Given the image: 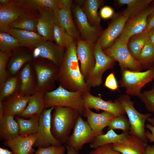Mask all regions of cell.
<instances>
[{
  "mask_svg": "<svg viewBox=\"0 0 154 154\" xmlns=\"http://www.w3.org/2000/svg\"><path fill=\"white\" fill-rule=\"evenodd\" d=\"M38 137L37 133L26 137L19 135L3 143L11 149L13 154H33L35 151L33 147Z\"/></svg>",
  "mask_w": 154,
  "mask_h": 154,
  "instance_id": "ac0fdd59",
  "label": "cell"
},
{
  "mask_svg": "<svg viewBox=\"0 0 154 154\" xmlns=\"http://www.w3.org/2000/svg\"><path fill=\"white\" fill-rule=\"evenodd\" d=\"M65 48L52 41L45 40L37 46L33 53L34 58L40 57L48 60L59 67L63 61Z\"/></svg>",
  "mask_w": 154,
  "mask_h": 154,
  "instance_id": "2e32d148",
  "label": "cell"
},
{
  "mask_svg": "<svg viewBox=\"0 0 154 154\" xmlns=\"http://www.w3.org/2000/svg\"><path fill=\"white\" fill-rule=\"evenodd\" d=\"M15 118L19 126V135L26 137L37 133L39 126L38 119L31 118L27 119L18 116Z\"/></svg>",
  "mask_w": 154,
  "mask_h": 154,
  "instance_id": "836d02e7",
  "label": "cell"
},
{
  "mask_svg": "<svg viewBox=\"0 0 154 154\" xmlns=\"http://www.w3.org/2000/svg\"><path fill=\"white\" fill-rule=\"evenodd\" d=\"M32 65L36 76L35 92L44 93L55 89L59 67L47 59L35 60Z\"/></svg>",
  "mask_w": 154,
  "mask_h": 154,
  "instance_id": "5b68a950",
  "label": "cell"
},
{
  "mask_svg": "<svg viewBox=\"0 0 154 154\" xmlns=\"http://www.w3.org/2000/svg\"><path fill=\"white\" fill-rule=\"evenodd\" d=\"M82 116L79 117L72 133L65 144L78 151L85 144L92 143L95 137L88 123Z\"/></svg>",
  "mask_w": 154,
  "mask_h": 154,
  "instance_id": "30bf717a",
  "label": "cell"
},
{
  "mask_svg": "<svg viewBox=\"0 0 154 154\" xmlns=\"http://www.w3.org/2000/svg\"><path fill=\"white\" fill-rule=\"evenodd\" d=\"M23 13L13 1L7 5L0 4V31L8 33L9 25Z\"/></svg>",
  "mask_w": 154,
  "mask_h": 154,
  "instance_id": "cb8c5ba5",
  "label": "cell"
},
{
  "mask_svg": "<svg viewBox=\"0 0 154 154\" xmlns=\"http://www.w3.org/2000/svg\"><path fill=\"white\" fill-rule=\"evenodd\" d=\"M152 0H118L119 5H126L127 7L122 13L123 16L129 18L139 14L147 7Z\"/></svg>",
  "mask_w": 154,
  "mask_h": 154,
  "instance_id": "83f0119b",
  "label": "cell"
},
{
  "mask_svg": "<svg viewBox=\"0 0 154 154\" xmlns=\"http://www.w3.org/2000/svg\"><path fill=\"white\" fill-rule=\"evenodd\" d=\"M104 85L112 91L118 90V86L114 74L111 72L107 77Z\"/></svg>",
  "mask_w": 154,
  "mask_h": 154,
  "instance_id": "f6af8a7d",
  "label": "cell"
},
{
  "mask_svg": "<svg viewBox=\"0 0 154 154\" xmlns=\"http://www.w3.org/2000/svg\"><path fill=\"white\" fill-rule=\"evenodd\" d=\"M154 10V6L153 5L138 15L128 18L119 38L127 44L131 37L144 31L147 25V17Z\"/></svg>",
  "mask_w": 154,
  "mask_h": 154,
  "instance_id": "9a60e30c",
  "label": "cell"
},
{
  "mask_svg": "<svg viewBox=\"0 0 154 154\" xmlns=\"http://www.w3.org/2000/svg\"><path fill=\"white\" fill-rule=\"evenodd\" d=\"M108 127V130L119 129L122 130L123 132L128 133L130 124L128 118L124 115L115 116L110 121Z\"/></svg>",
  "mask_w": 154,
  "mask_h": 154,
  "instance_id": "ab89813d",
  "label": "cell"
},
{
  "mask_svg": "<svg viewBox=\"0 0 154 154\" xmlns=\"http://www.w3.org/2000/svg\"><path fill=\"white\" fill-rule=\"evenodd\" d=\"M149 40L154 46V27L147 31Z\"/></svg>",
  "mask_w": 154,
  "mask_h": 154,
  "instance_id": "681fc988",
  "label": "cell"
},
{
  "mask_svg": "<svg viewBox=\"0 0 154 154\" xmlns=\"http://www.w3.org/2000/svg\"><path fill=\"white\" fill-rule=\"evenodd\" d=\"M147 110L154 114V86L149 90L141 93L138 96Z\"/></svg>",
  "mask_w": 154,
  "mask_h": 154,
  "instance_id": "b9f144b4",
  "label": "cell"
},
{
  "mask_svg": "<svg viewBox=\"0 0 154 154\" xmlns=\"http://www.w3.org/2000/svg\"><path fill=\"white\" fill-rule=\"evenodd\" d=\"M117 99L127 115L130 124L129 134L137 137L147 144L148 141L145 135V123L148 118L151 117L152 114L150 113L143 114L138 112L134 107V102L128 95H121Z\"/></svg>",
  "mask_w": 154,
  "mask_h": 154,
  "instance_id": "277c9868",
  "label": "cell"
},
{
  "mask_svg": "<svg viewBox=\"0 0 154 154\" xmlns=\"http://www.w3.org/2000/svg\"><path fill=\"white\" fill-rule=\"evenodd\" d=\"M31 96H24L17 93L2 101L4 116L14 117L21 114L25 109Z\"/></svg>",
  "mask_w": 154,
  "mask_h": 154,
  "instance_id": "7402d4cb",
  "label": "cell"
},
{
  "mask_svg": "<svg viewBox=\"0 0 154 154\" xmlns=\"http://www.w3.org/2000/svg\"><path fill=\"white\" fill-rule=\"evenodd\" d=\"M53 35L54 40L56 43L65 48L76 41L64 29L55 23L53 29Z\"/></svg>",
  "mask_w": 154,
  "mask_h": 154,
  "instance_id": "74e56055",
  "label": "cell"
},
{
  "mask_svg": "<svg viewBox=\"0 0 154 154\" xmlns=\"http://www.w3.org/2000/svg\"><path fill=\"white\" fill-rule=\"evenodd\" d=\"M20 85L19 73L8 76L2 88L0 89V101L19 93Z\"/></svg>",
  "mask_w": 154,
  "mask_h": 154,
  "instance_id": "e575fe53",
  "label": "cell"
},
{
  "mask_svg": "<svg viewBox=\"0 0 154 154\" xmlns=\"http://www.w3.org/2000/svg\"><path fill=\"white\" fill-rule=\"evenodd\" d=\"M73 11L81 39L96 43L103 31L101 27L92 25L81 7L77 4L73 6Z\"/></svg>",
  "mask_w": 154,
  "mask_h": 154,
  "instance_id": "4fadbf2b",
  "label": "cell"
},
{
  "mask_svg": "<svg viewBox=\"0 0 154 154\" xmlns=\"http://www.w3.org/2000/svg\"><path fill=\"white\" fill-rule=\"evenodd\" d=\"M145 127L150 131L146 130L145 135L148 141L151 142H154V126L149 123H147Z\"/></svg>",
  "mask_w": 154,
  "mask_h": 154,
  "instance_id": "7dc6e473",
  "label": "cell"
},
{
  "mask_svg": "<svg viewBox=\"0 0 154 154\" xmlns=\"http://www.w3.org/2000/svg\"><path fill=\"white\" fill-rule=\"evenodd\" d=\"M76 41L65 48L57 81L65 89L72 92H90L81 72L76 53Z\"/></svg>",
  "mask_w": 154,
  "mask_h": 154,
  "instance_id": "6da1fadb",
  "label": "cell"
},
{
  "mask_svg": "<svg viewBox=\"0 0 154 154\" xmlns=\"http://www.w3.org/2000/svg\"><path fill=\"white\" fill-rule=\"evenodd\" d=\"M53 110L51 116V133L62 144H65L81 115L77 110L70 107L57 106Z\"/></svg>",
  "mask_w": 154,
  "mask_h": 154,
  "instance_id": "7a4b0ae2",
  "label": "cell"
},
{
  "mask_svg": "<svg viewBox=\"0 0 154 154\" xmlns=\"http://www.w3.org/2000/svg\"><path fill=\"white\" fill-rule=\"evenodd\" d=\"M128 133L123 132L117 134L114 130H108L106 133L96 136L93 141L90 143V147L96 149L105 145L122 142Z\"/></svg>",
  "mask_w": 154,
  "mask_h": 154,
  "instance_id": "4dcf8cb0",
  "label": "cell"
},
{
  "mask_svg": "<svg viewBox=\"0 0 154 154\" xmlns=\"http://www.w3.org/2000/svg\"><path fill=\"white\" fill-rule=\"evenodd\" d=\"M83 93L70 91L59 85L56 89L44 93L45 108L57 106L70 107L77 110L82 116L85 108Z\"/></svg>",
  "mask_w": 154,
  "mask_h": 154,
  "instance_id": "3957f363",
  "label": "cell"
},
{
  "mask_svg": "<svg viewBox=\"0 0 154 154\" xmlns=\"http://www.w3.org/2000/svg\"><path fill=\"white\" fill-rule=\"evenodd\" d=\"M103 51L107 55L119 63L121 69L135 71H141L142 69L139 62L131 55L127 44L122 42L119 38L112 46Z\"/></svg>",
  "mask_w": 154,
  "mask_h": 154,
  "instance_id": "52a82bcc",
  "label": "cell"
},
{
  "mask_svg": "<svg viewBox=\"0 0 154 154\" xmlns=\"http://www.w3.org/2000/svg\"><path fill=\"white\" fill-rule=\"evenodd\" d=\"M94 55L95 66L85 79L86 83L91 88L101 85L103 74L108 70L112 68L116 61L104 53L98 41L96 43Z\"/></svg>",
  "mask_w": 154,
  "mask_h": 154,
  "instance_id": "ba28073f",
  "label": "cell"
},
{
  "mask_svg": "<svg viewBox=\"0 0 154 154\" xmlns=\"http://www.w3.org/2000/svg\"><path fill=\"white\" fill-rule=\"evenodd\" d=\"M14 117L11 116H6L0 119L1 140H10L19 135V126Z\"/></svg>",
  "mask_w": 154,
  "mask_h": 154,
  "instance_id": "4316f807",
  "label": "cell"
},
{
  "mask_svg": "<svg viewBox=\"0 0 154 154\" xmlns=\"http://www.w3.org/2000/svg\"><path fill=\"white\" fill-rule=\"evenodd\" d=\"M147 145L137 137L129 134L122 142L113 144L114 149L122 154H145Z\"/></svg>",
  "mask_w": 154,
  "mask_h": 154,
  "instance_id": "44dd1931",
  "label": "cell"
},
{
  "mask_svg": "<svg viewBox=\"0 0 154 154\" xmlns=\"http://www.w3.org/2000/svg\"><path fill=\"white\" fill-rule=\"evenodd\" d=\"M71 8H62L54 11L55 23L64 29L75 40L81 39L80 35L73 21Z\"/></svg>",
  "mask_w": 154,
  "mask_h": 154,
  "instance_id": "603a6c76",
  "label": "cell"
},
{
  "mask_svg": "<svg viewBox=\"0 0 154 154\" xmlns=\"http://www.w3.org/2000/svg\"><path fill=\"white\" fill-rule=\"evenodd\" d=\"M38 18L23 13L9 25L10 28L37 32Z\"/></svg>",
  "mask_w": 154,
  "mask_h": 154,
  "instance_id": "d6a6232c",
  "label": "cell"
},
{
  "mask_svg": "<svg viewBox=\"0 0 154 154\" xmlns=\"http://www.w3.org/2000/svg\"><path fill=\"white\" fill-rule=\"evenodd\" d=\"M34 58L33 53L20 52L14 53L7 64L8 73L11 76L16 75L24 65L29 62Z\"/></svg>",
  "mask_w": 154,
  "mask_h": 154,
  "instance_id": "f1b7e54d",
  "label": "cell"
},
{
  "mask_svg": "<svg viewBox=\"0 0 154 154\" xmlns=\"http://www.w3.org/2000/svg\"><path fill=\"white\" fill-rule=\"evenodd\" d=\"M147 32L143 31L131 37L127 43L129 52L136 60L139 55L145 44L149 40Z\"/></svg>",
  "mask_w": 154,
  "mask_h": 154,
  "instance_id": "1f68e13d",
  "label": "cell"
},
{
  "mask_svg": "<svg viewBox=\"0 0 154 154\" xmlns=\"http://www.w3.org/2000/svg\"><path fill=\"white\" fill-rule=\"evenodd\" d=\"M65 146L51 145L45 148H39L35 151V154H64Z\"/></svg>",
  "mask_w": 154,
  "mask_h": 154,
  "instance_id": "7bdbcfd3",
  "label": "cell"
},
{
  "mask_svg": "<svg viewBox=\"0 0 154 154\" xmlns=\"http://www.w3.org/2000/svg\"><path fill=\"white\" fill-rule=\"evenodd\" d=\"M147 121L149 122V123L154 126V117L149 118L147 119Z\"/></svg>",
  "mask_w": 154,
  "mask_h": 154,
  "instance_id": "db71d44e",
  "label": "cell"
},
{
  "mask_svg": "<svg viewBox=\"0 0 154 154\" xmlns=\"http://www.w3.org/2000/svg\"><path fill=\"white\" fill-rule=\"evenodd\" d=\"M8 33L19 41L22 46L34 49L43 42L46 40L36 32L16 29L10 28Z\"/></svg>",
  "mask_w": 154,
  "mask_h": 154,
  "instance_id": "484cf974",
  "label": "cell"
},
{
  "mask_svg": "<svg viewBox=\"0 0 154 154\" xmlns=\"http://www.w3.org/2000/svg\"><path fill=\"white\" fill-rule=\"evenodd\" d=\"M121 78L119 83L127 94L138 96L147 83L154 80V67L144 72L121 69Z\"/></svg>",
  "mask_w": 154,
  "mask_h": 154,
  "instance_id": "8992f818",
  "label": "cell"
},
{
  "mask_svg": "<svg viewBox=\"0 0 154 154\" xmlns=\"http://www.w3.org/2000/svg\"><path fill=\"white\" fill-rule=\"evenodd\" d=\"M128 19L123 16L122 13L113 17L108 26L103 31L97 41L99 43L103 50L110 47L119 37Z\"/></svg>",
  "mask_w": 154,
  "mask_h": 154,
  "instance_id": "5bb4252c",
  "label": "cell"
},
{
  "mask_svg": "<svg viewBox=\"0 0 154 154\" xmlns=\"http://www.w3.org/2000/svg\"><path fill=\"white\" fill-rule=\"evenodd\" d=\"M85 107L83 116L87 118V121L95 137L104 134L103 129L108 126L115 116L110 113L104 111L100 113H96L92 111L89 108Z\"/></svg>",
  "mask_w": 154,
  "mask_h": 154,
  "instance_id": "e0dca14e",
  "label": "cell"
},
{
  "mask_svg": "<svg viewBox=\"0 0 154 154\" xmlns=\"http://www.w3.org/2000/svg\"><path fill=\"white\" fill-rule=\"evenodd\" d=\"M100 15L101 17L103 19H108L113 17L114 16V11L110 6H105L100 10Z\"/></svg>",
  "mask_w": 154,
  "mask_h": 154,
  "instance_id": "bcb514c9",
  "label": "cell"
},
{
  "mask_svg": "<svg viewBox=\"0 0 154 154\" xmlns=\"http://www.w3.org/2000/svg\"><path fill=\"white\" fill-rule=\"evenodd\" d=\"M96 43L81 39L76 40V55L80 62L81 72L85 79L92 71L95 65Z\"/></svg>",
  "mask_w": 154,
  "mask_h": 154,
  "instance_id": "9c48e42d",
  "label": "cell"
},
{
  "mask_svg": "<svg viewBox=\"0 0 154 154\" xmlns=\"http://www.w3.org/2000/svg\"><path fill=\"white\" fill-rule=\"evenodd\" d=\"M89 154H122L115 151L113 144H110L99 147L91 151Z\"/></svg>",
  "mask_w": 154,
  "mask_h": 154,
  "instance_id": "ee69618b",
  "label": "cell"
},
{
  "mask_svg": "<svg viewBox=\"0 0 154 154\" xmlns=\"http://www.w3.org/2000/svg\"><path fill=\"white\" fill-rule=\"evenodd\" d=\"M153 5L154 6V0H153Z\"/></svg>",
  "mask_w": 154,
  "mask_h": 154,
  "instance_id": "9f6ffc18",
  "label": "cell"
},
{
  "mask_svg": "<svg viewBox=\"0 0 154 154\" xmlns=\"http://www.w3.org/2000/svg\"><path fill=\"white\" fill-rule=\"evenodd\" d=\"M145 154H154V144L147 146Z\"/></svg>",
  "mask_w": 154,
  "mask_h": 154,
  "instance_id": "f907efd6",
  "label": "cell"
},
{
  "mask_svg": "<svg viewBox=\"0 0 154 154\" xmlns=\"http://www.w3.org/2000/svg\"><path fill=\"white\" fill-rule=\"evenodd\" d=\"M67 150V154H79V152L73 148L65 145Z\"/></svg>",
  "mask_w": 154,
  "mask_h": 154,
  "instance_id": "816d5d0a",
  "label": "cell"
},
{
  "mask_svg": "<svg viewBox=\"0 0 154 154\" xmlns=\"http://www.w3.org/2000/svg\"><path fill=\"white\" fill-rule=\"evenodd\" d=\"M39 15L38 17L37 33L46 40H54L53 29L55 24L54 11L48 9H38Z\"/></svg>",
  "mask_w": 154,
  "mask_h": 154,
  "instance_id": "d6986e66",
  "label": "cell"
},
{
  "mask_svg": "<svg viewBox=\"0 0 154 154\" xmlns=\"http://www.w3.org/2000/svg\"><path fill=\"white\" fill-rule=\"evenodd\" d=\"M82 97L85 107L98 111L102 110L108 112L116 117L126 114L122 105L117 99L114 102L111 100L105 101L101 96H94L90 92L84 93Z\"/></svg>",
  "mask_w": 154,
  "mask_h": 154,
  "instance_id": "7c38bea8",
  "label": "cell"
},
{
  "mask_svg": "<svg viewBox=\"0 0 154 154\" xmlns=\"http://www.w3.org/2000/svg\"><path fill=\"white\" fill-rule=\"evenodd\" d=\"M11 1L7 0H0V4L3 5H7L9 4L10 2Z\"/></svg>",
  "mask_w": 154,
  "mask_h": 154,
  "instance_id": "11a10c76",
  "label": "cell"
},
{
  "mask_svg": "<svg viewBox=\"0 0 154 154\" xmlns=\"http://www.w3.org/2000/svg\"><path fill=\"white\" fill-rule=\"evenodd\" d=\"M20 85L18 93L24 96H31L35 92L36 74L30 62L26 64L19 73Z\"/></svg>",
  "mask_w": 154,
  "mask_h": 154,
  "instance_id": "ffe728a7",
  "label": "cell"
},
{
  "mask_svg": "<svg viewBox=\"0 0 154 154\" xmlns=\"http://www.w3.org/2000/svg\"><path fill=\"white\" fill-rule=\"evenodd\" d=\"M25 2L30 7L38 9H48L53 11L66 8V0H29Z\"/></svg>",
  "mask_w": 154,
  "mask_h": 154,
  "instance_id": "8d00e7d4",
  "label": "cell"
},
{
  "mask_svg": "<svg viewBox=\"0 0 154 154\" xmlns=\"http://www.w3.org/2000/svg\"><path fill=\"white\" fill-rule=\"evenodd\" d=\"M54 107L45 108L39 119V126L37 133L39 137L33 147L45 148L51 145H60L61 143L55 138L51 131V116Z\"/></svg>",
  "mask_w": 154,
  "mask_h": 154,
  "instance_id": "8fae6325",
  "label": "cell"
},
{
  "mask_svg": "<svg viewBox=\"0 0 154 154\" xmlns=\"http://www.w3.org/2000/svg\"><path fill=\"white\" fill-rule=\"evenodd\" d=\"M153 86H154V83L153 84Z\"/></svg>",
  "mask_w": 154,
  "mask_h": 154,
  "instance_id": "6f0895ef",
  "label": "cell"
},
{
  "mask_svg": "<svg viewBox=\"0 0 154 154\" xmlns=\"http://www.w3.org/2000/svg\"><path fill=\"white\" fill-rule=\"evenodd\" d=\"M147 25L144 31L147 32L154 27V10L149 15L147 19Z\"/></svg>",
  "mask_w": 154,
  "mask_h": 154,
  "instance_id": "c3c4849f",
  "label": "cell"
},
{
  "mask_svg": "<svg viewBox=\"0 0 154 154\" xmlns=\"http://www.w3.org/2000/svg\"><path fill=\"white\" fill-rule=\"evenodd\" d=\"M137 60L142 69H149L154 67V46L149 40L141 51Z\"/></svg>",
  "mask_w": 154,
  "mask_h": 154,
  "instance_id": "d590c367",
  "label": "cell"
},
{
  "mask_svg": "<svg viewBox=\"0 0 154 154\" xmlns=\"http://www.w3.org/2000/svg\"><path fill=\"white\" fill-rule=\"evenodd\" d=\"M104 2L101 0H86L82 8L89 22L93 26L101 27V19L98 11Z\"/></svg>",
  "mask_w": 154,
  "mask_h": 154,
  "instance_id": "f546056e",
  "label": "cell"
},
{
  "mask_svg": "<svg viewBox=\"0 0 154 154\" xmlns=\"http://www.w3.org/2000/svg\"><path fill=\"white\" fill-rule=\"evenodd\" d=\"M21 46L19 40L14 37L7 33L0 32V51H11Z\"/></svg>",
  "mask_w": 154,
  "mask_h": 154,
  "instance_id": "f35d334b",
  "label": "cell"
},
{
  "mask_svg": "<svg viewBox=\"0 0 154 154\" xmlns=\"http://www.w3.org/2000/svg\"><path fill=\"white\" fill-rule=\"evenodd\" d=\"M0 154H13V153L7 149L0 147Z\"/></svg>",
  "mask_w": 154,
  "mask_h": 154,
  "instance_id": "f5cc1de1",
  "label": "cell"
},
{
  "mask_svg": "<svg viewBox=\"0 0 154 154\" xmlns=\"http://www.w3.org/2000/svg\"><path fill=\"white\" fill-rule=\"evenodd\" d=\"M11 54V51H0V89L9 76L7 65Z\"/></svg>",
  "mask_w": 154,
  "mask_h": 154,
  "instance_id": "60d3db41",
  "label": "cell"
},
{
  "mask_svg": "<svg viewBox=\"0 0 154 154\" xmlns=\"http://www.w3.org/2000/svg\"><path fill=\"white\" fill-rule=\"evenodd\" d=\"M44 93L35 92L31 95L27 105L24 111L17 116L27 118L39 119L45 109Z\"/></svg>",
  "mask_w": 154,
  "mask_h": 154,
  "instance_id": "d4e9b609",
  "label": "cell"
}]
</instances>
